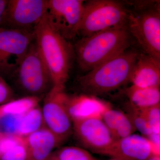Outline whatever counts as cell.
<instances>
[{
  "mask_svg": "<svg viewBox=\"0 0 160 160\" xmlns=\"http://www.w3.org/2000/svg\"><path fill=\"white\" fill-rule=\"evenodd\" d=\"M131 36L126 26L81 38L73 46L79 67L88 72L122 53L130 47Z\"/></svg>",
  "mask_w": 160,
  "mask_h": 160,
  "instance_id": "obj_1",
  "label": "cell"
},
{
  "mask_svg": "<svg viewBox=\"0 0 160 160\" xmlns=\"http://www.w3.org/2000/svg\"><path fill=\"white\" fill-rule=\"evenodd\" d=\"M139 53L126 50L76 80L82 94L95 97L116 90L130 82Z\"/></svg>",
  "mask_w": 160,
  "mask_h": 160,
  "instance_id": "obj_2",
  "label": "cell"
},
{
  "mask_svg": "<svg viewBox=\"0 0 160 160\" xmlns=\"http://www.w3.org/2000/svg\"><path fill=\"white\" fill-rule=\"evenodd\" d=\"M34 33L35 41L49 69L53 87L65 89L75 58L73 45L52 28L46 14Z\"/></svg>",
  "mask_w": 160,
  "mask_h": 160,
  "instance_id": "obj_3",
  "label": "cell"
},
{
  "mask_svg": "<svg viewBox=\"0 0 160 160\" xmlns=\"http://www.w3.org/2000/svg\"><path fill=\"white\" fill-rule=\"evenodd\" d=\"M9 78L22 97L42 98L53 87L49 69L35 40Z\"/></svg>",
  "mask_w": 160,
  "mask_h": 160,
  "instance_id": "obj_4",
  "label": "cell"
},
{
  "mask_svg": "<svg viewBox=\"0 0 160 160\" xmlns=\"http://www.w3.org/2000/svg\"><path fill=\"white\" fill-rule=\"evenodd\" d=\"M129 12L120 2L92 0L85 2L78 35L88 37L98 32L127 26Z\"/></svg>",
  "mask_w": 160,
  "mask_h": 160,
  "instance_id": "obj_5",
  "label": "cell"
},
{
  "mask_svg": "<svg viewBox=\"0 0 160 160\" xmlns=\"http://www.w3.org/2000/svg\"><path fill=\"white\" fill-rule=\"evenodd\" d=\"M127 27L146 54L160 62V6L129 12Z\"/></svg>",
  "mask_w": 160,
  "mask_h": 160,
  "instance_id": "obj_6",
  "label": "cell"
},
{
  "mask_svg": "<svg viewBox=\"0 0 160 160\" xmlns=\"http://www.w3.org/2000/svg\"><path fill=\"white\" fill-rule=\"evenodd\" d=\"M47 7L48 0H8L1 28L34 32Z\"/></svg>",
  "mask_w": 160,
  "mask_h": 160,
  "instance_id": "obj_7",
  "label": "cell"
},
{
  "mask_svg": "<svg viewBox=\"0 0 160 160\" xmlns=\"http://www.w3.org/2000/svg\"><path fill=\"white\" fill-rule=\"evenodd\" d=\"M68 96L64 89L52 88L44 98L42 107L45 127L57 138L61 145L73 132V124L67 108Z\"/></svg>",
  "mask_w": 160,
  "mask_h": 160,
  "instance_id": "obj_8",
  "label": "cell"
},
{
  "mask_svg": "<svg viewBox=\"0 0 160 160\" xmlns=\"http://www.w3.org/2000/svg\"><path fill=\"white\" fill-rule=\"evenodd\" d=\"M85 2L48 0L47 19L52 28L68 41L78 35Z\"/></svg>",
  "mask_w": 160,
  "mask_h": 160,
  "instance_id": "obj_9",
  "label": "cell"
},
{
  "mask_svg": "<svg viewBox=\"0 0 160 160\" xmlns=\"http://www.w3.org/2000/svg\"><path fill=\"white\" fill-rule=\"evenodd\" d=\"M34 32L0 28V75L9 78L32 43Z\"/></svg>",
  "mask_w": 160,
  "mask_h": 160,
  "instance_id": "obj_10",
  "label": "cell"
},
{
  "mask_svg": "<svg viewBox=\"0 0 160 160\" xmlns=\"http://www.w3.org/2000/svg\"><path fill=\"white\" fill-rule=\"evenodd\" d=\"M73 132L78 141L86 149L103 154L114 140L101 118H92L72 122Z\"/></svg>",
  "mask_w": 160,
  "mask_h": 160,
  "instance_id": "obj_11",
  "label": "cell"
},
{
  "mask_svg": "<svg viewBox=\"0 0 160 160\" xmlns=\"http://www.w3.org/2000/svg\"><path fill=\"white\" fill-rule=\"evenodd\" d=\"M103 155L121 160H146L154 154L147 138L132 133L114 141Z\"/></svg>",
  "mask_w": 160,
  "mask_h": 160,
  "instance_id": "obj_12",
  "label": "cell"
},
{
  "mask_svg": "<svg viewBox=\"0 0 160 160\" xmlns=\"http://www.w3.org/2000/svg\"><path fill=\"white\" fill-rule=\"evenodd\" d=\"M26 160H48L61 145L57 138L46 127L24 137Z\"/></svg>",
  "mask_w": 160,
  "mask_h": 160,
  "instance_id": "obj_13",
  "label": "cell"
},
{
  "mask_svg": "<svg viewBox=\"0 0 160 160\" xmlns=\"http://www.w3.org/2000/svg\"><path fill=\"white\" fill-rule=\"evenodd\" d=\"M130 82L140 88L160 87V62L147 54H139Z\"/></svg>",
  "mask_w": 160,
  "mask_h": 160,
  "instance_id": "obj_14",
  "label": "cell"
},
{
  "mask_svg": "<svg viewBox=\"0 0 160 160\" xmlns=\"http://www.w3.org/2000/svg\"><path fill=\"white\" fill-rule=\"evenodd\" d=\"M109 107L94 97L82 94L69 97L67 108L72 122L92 118H102L103 112Z\"/></svg>",
  "mask_w": 160,
  "mask_h": 160,
  "instance_id": "obj_15",
  "label": "cell"
},
{
  "mask_svg": "<svg viewBox=\"0 0 160 160\" xmlns=\"http://www.w3.org/2000/svg\"><path fill=\"white\" fill-rule=\"evenodd\" d=\"M102 119L115 141L132 134L136 129L126 113L108 107L103 112Z\"/></svg>",
  "mask_w": 160,
  "mask_h": 160,
  "instance_id": "obj_16",
  "label": "cell"
},
{
  "mask_svg": "<svg viewBox=\"0 0 160 160\" xmlns=\"http://www.w3.org/2000/svg\"><path fill=\"white\" fill-rule=\"evenodd\" d=\"M129 105L143 110L160 105V87L140 88L132 85L126 89Z\"/></svg>",
  "mask_w": 160,
  "mask_h": 160,
  "instance_id": "obj_17",
  "label": "cell"
},
{
  "mask_svg": "<svg viewBox=\"0 0 160 160\" xmlns=\"http://www.w3.org/2000/svg\"><path fill=\"white\" fill-rule=\"evenodd\" d=\"M44 127L42 107L38 105L22 116L17 134L25 137Z\"/></svg>",
  "mask_w": 160,
  "mask_h": 160,
  "instance_id": "obj_18",
  "label": "cell"
},
{
  "mask_svg": "<svg viewBox=\"0 0 160 160\" xmlns=\"http://www.w3.org/2000/svg\"><path fill=\"white\" fill-rule=\"evenodd\" d=\"M42 98L36 97H25L12 100L0 106V116L6 114L22 115L39 105Z\"/></svg>",
  "mask_w": 160,
  "mask_h": 160,
  "instance_id": "obj_19",
  "label": "cell"
},
{
  "mask_svg": "<svg viewBox=\"0 0 160 160\" xmlns=\"http://www.w3.org/2000/svg\"><path fill=\"white\" fill-rule=\"evenodd\" d=\"M48 160H99L87 150L77 146H65L55 150Z\"/></svg>",
  "mask_w": 160,
  "mask_h": 160,
  "instance_id": "obj_20",
  "label": "cell"
},
{
  "mask_svg": "<svg viewBox=\"0 0 160 160\" xmlns=\"http://www.w3.org/2000/svg\"><path fill=\"white\" fill-rule=\"evenodd\" d=\"M128 112L127 113L136 130H137L143 135V136L147 138L152 133V131L148 121L142 112L128 105Z\"/></svg>",
  "mask_w": 160,
  "mask_h": 160,
  "instance_id": "obj_21",
  "label": "cell"
},
{
  "mask_svg": "<svg viewBox=\"0 0 160 160\" xmlns=\"http://www.w3.org/2000/svg\"><path fill=\"white\" fill-rule=\"evenodd\" d=\"M22 115L6 114L0 116L1 134H17L19 124Z\"/></svg>",
  "mask_w": 160,
  "mask_h": 160,
  "instance_id": "obj_22",
  "label": "cell"
},
{
  "mask_svg": "<svg viewBox=\"0 0 160 160\" xmlns=\"http://www.w3.org/2000/svg\"><path fill=\"white\" fill-rule=\"evenodd\" d=\"M160 105L148 109L140 110L148 121L152 133L157 134L160 133Z\"/></svg>",
  "mask_w": 160,
  "mask_h": 160,
  "instance_id": "obj_23",
  "label": "cell"
},
{
  "mask_svg": "<svg viewBox=\"0 0 160 160\" xmlns=\"http://www.w3.org/2000/svg\"><path fill=\"white\" fill-rule=\"evenodd\" d=\"M24 143V137L18 135H2L0 137V155L14 146Z\"/></svg>",
  "mask_w": 160,
  "mask_h": 160,
  "instance_id": "obj_24",
  "label": "cell"
},
{
  "mask_svg": "<svg viewBox=\"0 0 160 160\" xmlns=\"http://www.w3.org/2000/svg\"><path fill=\"white\" fill-rule=\"evenodd\" d=\"M27 152L24 143L13 148L0 155V160H26Z\"/></svg>",
  "mask_w": 160,
  "mask_h": 160,
  "instance_id": "obj_25",
  "label": "cell"
},
{
  "mask_svg": "<svg viewBox=\"0 0 160 160\" xmlns=\"http://www.w3.org/2000/svg\"><path fill=\"white\" fill-rule=\"evenodd\" d=\"M15 99V92L4 78L0 75V106Z\"/></svg>",
  "mask_w": 160,
  "mask_h": 160,
  "instance_id": "obj_26",
  "label": "cell"
},
{
  "mask_svg": "<svg viewBox=\"0 0 160 160\" xmlns=\"http://www.w3.org/2000/svg\"><path fill=\"white\" fill-rule=\"evenodd\" d=\"M7 2L8 0H0V28L2 23V17L7 5Z\"/></svg>",
  "mask_w": 160,
  "mask_h": 160,
  "instance_id": "obj_27",
  "label": "cell"
},
{
  "mask_svg": "<svg viewBox=\"0 0 160 160\" xmlns=\"http://www.w3.org/2000/svg\"><path fill=\"white\" fill-rule=\"evenodd\" d=\"M146 160H160V155H153Z\"/></svg>",
  "mask_w": 160,
  "mask_h": 160,
  "instance_id": "obj_28",
  "label": "cell"
},
{
  "mask_svg": "<svg viewBox=\"0 0 160 160\" xmlns=\"http://www.w3.org/2000/svg\"><path fill=\"white\" fill-rule=\"evenodd\" d=\"M107 160H121L118 159H117V158H111L109 159H108Z\"/></svg>",
  "mask_w": 160,
  "mask_h": 160,
  "instance_id": "obj_29",
  "label": "cell"
},
{
  "mask_svg": "<svg viewBox=\"0 0 160 160\" xmlns=\"http://www.w3.org/2000/svg\"><path fill=\"white\" fill-rule=\"evenodd\" d=\"M2 135L1 134V133H0V137H1V136H2Z\"/></svg>",
  "mask_w": 160,
  "mask_h": 160,
  "instance_id": "obj_30",
  "label": "cell"
}]
</instances>
